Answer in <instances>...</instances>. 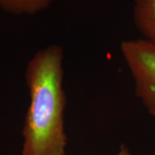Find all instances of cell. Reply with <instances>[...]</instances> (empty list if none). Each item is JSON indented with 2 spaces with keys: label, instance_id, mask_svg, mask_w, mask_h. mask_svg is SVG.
<instances>
[{
  "label": "cell",
  "instance_id": "5",
  "mask_svg": "<svg viewBox=\"0 0 155 155\" xmlns=\"http://www.w3.org/2000/svg\"><path fill=\"white\" fill-rule=\"evenodd\" d=\"M117 155H133V154L131 153L130 150L128 149V147H127L126 145L122 144L121 145V147H120V148H119L118 153H117Z\"/></svg>",
  "mask_w": 155,
  "mask_h": 155
},
{
  "label": "cell",
  "instance_id": "1",
  "mask_svg": "<svg viewBox=\"0 0 155 155\" xmlns=\"http://www.w3.org/2000/svg\"><path fill=\"white\" fill-rule=\"evenodd\" d=\"M63 63V48L50 44L39 49L26 66L29 104L22 127L20 155H66L67 97Z\"/></svg>",
  "mask_w": 155,
  "mask_h": 155
},
{
  "label": "cell",
  "instance_id": "2",
  "mask_svg": "<svg viewBox=\"0 0 155 155\" xmlns=\"http://www.w3.org/2000/svg\"><path fill=\"white\" fill-rule=\"evenodd\" d=\"M120 51L133 78L137 98L155 117V43L144 38L125 40Z\"/></svg>",
  "mask_w": 155,
  "mask_h": 155
},
{
  "label": "cell",
  "instance_id": "3",
  "mask_svg": "<svg viewBox=\"0 0 155 155\" xmlns=\"http://www.w3.org/2000/svg\"><path fill=\"white\" fill-rule=\"evenodd\" d=\"M133 18L144 39L155 43V0H134Z\"/></svg>",
  "mask_w": 155,
  "mask_h": 155
},
{
  "label": "cell",
  "instance_id": "4",
  "mask_svg": "<svg viewBox=\"0 0 155 155\" xmlns=\"http://www.w3.org/2000/svg\"><path fill=\"white\" fill-rule=\"evenodd\" d=\"M54 0H0V9L11 15H35L45 11Z\"/></svg>",
  "mask_w": 155,
  "mask_h": 155
}]
</instances>
